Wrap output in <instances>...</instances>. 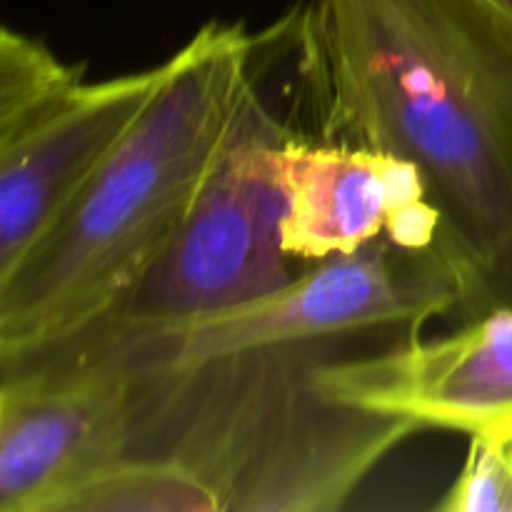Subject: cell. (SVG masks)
I'll return each instance as SVG.
<instances>
[{
    "label": "cell",
    "mask_w": 512,
    "mask_h": 512,
    "mask_svg": "<svg viewBox=\"0 0 512 512\" xmlns=\"http://www.w3.org/2000/svg\"><path fill=\"white\" fill-rule=\"evenodd\" d=\"M283 23L318 140L420 168L463 300L512 243V18L490 0H310Z\"/></svg>",
    "instance_id": "cell-1"
},
{
    "label": "cell",
    "mask_w": 512,
    "mask_h": 512,
    "mask_svg": "<svg viewBox=\"0 0 512 512\" xmlns=\"http://www.w3.org/2000/svg\"><path fill=\"white\" fill-rule=\"evenodd\" d=\"M263 35L210 20L163 63L158 90L48 233L0 278V365L118 315L168 250L250 95Z\"/></svg>",
    "instance_id": "cell-2"
},
{
    "label": "cell",
    "mask_w": 512,
    "mask_h": 512,
    "mask_svg": "<svg viewBox=\"0 0 512 512\" xmlns=\"http://www.w3.org/2000/svg\"><path fill=\"white\" fill-rule=\"evenodd\" d=\"M338 345L230 355L133 375L130 455L198 475L223 512H333L420 425L323 398L310 383Z\"/></svg>",
    "instance_id": "cell-3"
},
{
    "label": "cell",
    "mask_w": 512,
    "mask_h": 512,
    "mask_svg": "<svg viewBox=\"0 0 512 512\" xmlns=\"http://www.w3.org/2000/svg\"><path fill=\"white\" fill-rule=\"evenodd\" d=\"M458 303L460 280L443 250H405L383 238L248 303L190 318L110 320L63 348L133 375L173 373L258 350L340 345L385 328L415 333Z\"/></svg>",
    "instance_id": "cell-4"
},
{
    "label": "cell",
    "mask_w": 512,
    "mask_h": 512,
    "mask_svg": "<svg viewBox=\"0 0 512 512\" xmlns=\"http://www.w3.org/2000/svg\"><path fill=\"white\" fill-rule=\"evenodd\" d=\"M288 138L293 133L255 88L183 228L113 320L190 318L293 283L283 248L288 188L280 175Z\"/></svg>",
    "instance_id": "cell-5"
},
{
    "label": "cell",
    "mask_w": 512,
    "mask_h": 512,
    "mask_svg": "<svg viewBox=\"0 0 512 512\" xmlns=\"http://www.w3.org/2000/svg\"><path fill=\"white\" fill-rule=\"evenodd\" d=\"M0 512H58L130 455L135 378L80 350L0 365Z\"/></svg>",
    "instance_id": "cell-6"
},
{
    "label": "cell",
    "mask_w": 512,
    "mask_h": 512,
    "mask_svg": "<svg viewBox=\"0 0 512 512\" xmlns=\"http://www.w3.org/2000/svg\"><path fill=\"white\" fill-rule=\"evenodd\" d=\"M310 383L323 398L415 420L420 428L512 440V305L465 318L453 335L418 333L370 355H328Z\"/></svg>",
    "instance_id": "cell-7"
},
{
    "label": "cell",
    "mask_w": 512,
    "mask_h": 512,
    "mask_svg": "<svg viewBox=\"0 0 512 512\" xmlns=\"http://www.w3.org/2000/svg\"><path fill=\"white\" fill-rule=\"evenodd\" d=\"M288 188L283 248L330 260L380 240L405 250L438 248L443 218L415 163L345 143L288 138L280 150Z\"/></svg>",
    "instance_id": "cell-8"
},
{
    "label": "cell",
    "mask_w": 512,
    "mask_h": 512,
    "mask_svg": "<svg viewBox=\"0 0 512 512\" xmlns=\"http://www.w3.org/2000/svg\"><path fill=\"white\" fill-rule=\"evenodd\" d=\"M163 63L83 83L0 140V278L70 208L158 90Z\"/></svg>",
    "instance_id": "cell-9"
},
{
    "label": "cell",
    "mask_w": 512,
    "mask_h": 512,
    "mask_svg": "<svg viewBox=\"0 0 512 512\" xmlns=\"http://www.w3.org/2000/svg\"><path fill=\"white\" fill-rule=\"evenodd\" d=\"M58 512H223L198 475L155 455H125L95 473Z\"/></svg>",
    "instance_id": "cell-10"
},
{
    "label": "cell",
    "mask_w": 512,
    "mask_h": 512,
    "mask_svg": "<svg viewBox=\"0 0 512 512\" xmlns=\"http://www.w3.org/2000/svg\"><path fill=\"white\" fill-rule=\"evenodd\" d=\"M83 65H68L38 38L0 30V140L13 138L83 85Z\"/></svg>",
    "instance_id": "cell-11"
},
{
    "label": "cell",
    "mask_w": 512,
    "mask_h": 512,
    "mask_svg": "<svg viewBox=\"0 0 512 512\" xmlns=\"http://www.w3.org/2000/svg\"><path fill=\"white\" fill-rule=\"evenodd\" d=\"M443 512H512V440L470 438L463 473L435 505Z\"/></svg>",
    "instance_id": "cell-12"
},
{
    "label": "cell",
    "mask_w": 512,
    "mask_h": 512,
    "mask_svg": "<svg viewBox=\"0 0 512 512\" xmlns=\"http://www.w3.org/2000/svg\"><path fill=\"white\" fill-rule=\"evenodd\" d=\"M495 305H512V243L478 275L473 288L460 300L458 310L465 318H473Z\"/></svg>",
    "instance_id": "cell-13"
},
{
    "label": "cell",
    "mask_w": 512,
    "mask_h": 512,
    "mask_svg": "<svg viewBox=\"0 0 512 512\" xmlns=\"http://www.w3.org/2000/svg\"><path fill=\"white\" fill-rule=\"evenodd\" d=\"M490 3L498 5V8L503 10L505 15H510V18H512V0H490Z\"/></svg>",
    "instance_id": "cell-14"
}]
</instances>
